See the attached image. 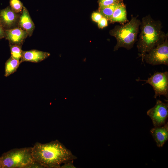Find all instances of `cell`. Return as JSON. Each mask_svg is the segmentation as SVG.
Wrapping results in <instances>:
<instances>
[{
	"label": "cell",
	"instance_id": "1",
	"mask_svg": "<svg viewBox=\"0 0 168 168\" xmlns=\"http://www.w3.org/2000/svg\"><path fill=\"white\" fill-rule=\"evenodd\" d=\"M32 154L34 161L44 168H60L61 164L77 159L58 140L46 143L36 142L32 147Z\"/></svg>",
	"mask_w": 168,
	"mask_h": 168
},
{
	"label": "cell",
	"instance_id": "2",
	"mask_svg": "<svg viewBox=\"0 0 168 168\" xmlns=\"http://www.w3.org/2000/svg\"><path fill=\"white\" fill-rule=\"evenodd\" d=\"M162 23L159 20H155L149 14L143 17L140 25L141 30L137 43V48L140 53L139 56L143 62L146 53L155 47L162 43L168 33L161 30Z\"/></svg>",
	"mask_w": 168,
	"mask_h": 168
},
{
	"label": "cell",
	"instance_id": "3",
	"mask_svg": "<svg viewBox=\"0 0 168 168\" xmlns=\"http://www.w3.org/2000/svg\"><path fill=\"white\" fill-rule=\"evenodd\" d=\"M138 15L134 16L131 15L129 21L126 24L116 25L110 31V34L114 37L117 40L114 51L121 47L129 50L133 47L138 40L137 35L141 23L140 20L138 19Z\"/></svg>",
	"mask_w": 168,
	"mask_h": 168
},
{
	"label": "cell",
	"instance_id": "4",
	"mask_svg": "<svg viewBox=\"0 0 168 168\" xmlns=\"http://www.w3.org/2000/svg\"><path fill=\"white\" fill-rule=\"evenodd\" d=\"M32 147L13 149L4 152L0 157L3 168H24L32 163L33 160Z\"/></svg>",
	"mask_w": 168,
	"mask_h": 168
},
{
	"label": "cell",
	"instance_id": "5",
	"mask_svg": "<svg viewBox=\"0 0 168 168\" xmlns=\"http://www.w3.org/2000/svg\"><path fill=\"white\" fill-rule=\"evenodd\" d=\"M168 35L164 41L150 50L144 57V61L153 65H168Z\"/></svg>",
	"mask_w": 168,
	"mask_h": 168
},
{
	"label": "cell",
	"instance_id": "6",
	"mask_svg": "<svg viewBox=\"0 0 168 168\" xmlns=\"http://www.w3.org/2000/svg\"><path fill=\"white\" fill-rule=\"evenodd\" d=\"M137 81H144L145 82V84L148 83L150 85L153 87L154 91L155 98L161 95L168 98V72H156L148 78L147 79L141 80L139 79L136 80Z\"/></svg>",
	"mask_w": 168,
	"mask_h": 168
},
{
	"label": "cell",
	"instance_id": "7",
	"mask_svg": "<svg viewBox=\"0 0 168 168\" xmlns=\"http://www.w3.org/2000/svg\"><path fill=\"white\" fill-rule=\"evenodd\" d=\"M147 113L151 118L155 127H160L165 124L168 117V104L158 100L154 106L149 110Z\"/></svg>",
	"mask_w": 168,
	"mask_h": 168
},
{
	"label": "cell",
	"instance_id": "8",
	"mask_svg": "<svg viewBox=\"0 0 168 168\" xmlns=\"http://www.w3.org/2000/svg\"><path fill=\"white\" fill-rule=\"evenodd\" d=\"M21 13L14 12L8 6L0 10V24L5 30L17 27Z\"/></svg>",
	"mask_w": 168,
	"mask_h": 168
},
{
	"label": "cell",
	"instance_id": "9",
	"mask_svg": "<svg viewBox=\"0 0 168 168\" xmlns=\"http://www.w3.org/2000/svg\"><path fill=\"white\" fill-rule=\"evenodd\" d=\"M6 39L9 44L22 45L28 36L25 31L17 27L13 29L5 30Z\"/></svg>",
	"mask_w": 168,
	"mask_h": 168
},
{
	"label": "cell",
	"instance_id": "10",
	"mask_svg": "<svg viewBox=\"0 0 168 168\" xmlns=\"http://www.w3.org/2000/svg\"><path fill=\"white\" fill-rule=\"evenodd\" d=\"M50 55L49 53L36 49L23 51L20 62V63L24 62L39 63L44 60Z\"/></svg>",
	"mask_w": 168,
	"mask_h": 168
},
{
	"label": "cell",
	"instance_id": "11",
	"mask_svg": "<svg viewBox=\"0 0 168 168\" xmlns=\"http://www.w3.org/2000/svg\"><path fill=\"white\" fill-rule=\"evenodd\" d=\"M18 27L25 31L28 36H31L35 28V26L27 9L24 6L20 16Z\"/></svg>",
	"mask_w": 168,
	"mask_h": 168
},
{
	"label": "cell",
	"instance_id": "12",
	"mask_svg": "<svg viewBox=\"0 0 168 168\" xmlns=\"http://www.w3.org/2000/svg\"><path fill=\"white\" fill-rule=\"evenodd\" d=\"M150 133L158 147L163 146L168 139V122L162 127H155L150 130Z\"/></svg>",
	"mask_w": 168,
	"mask_h": 168
},
{
	"label": "cell",
	"instance_id": "13",
	"mask_svg": "<svg viewBox=\"0 0 168 168\" xmlns=\"http://www.w3.org/2000/svg\"><path fill=\"white\" fill-rule=\"evenodd\" d=\"M109 21L111 23L117 22L121 24H124L129 21L127 17L126 6L124 4L115 10Z\"/></svg>",
	"mask_w": 168,
	"mask_h": 168
},
{
	"label": "cell",
	"instance_id": "14",
	"mask_svg": "<svg viewBox=\"0 0 168 168\" xmlns=\"http://www.w3.org/2000/svg\"><path fill=\"white\" fill-rule=\"evenodd\" d=\"M124 4L123 0H121L109 6L98 8V12H99L103 17L109 21L115 10Z\"/></svg>",
	"mask_w": 168,
	"mask_h": 168
},
{
	"label": "cell",
	"instance_id": "15",
	"mask_svg": "<svg viewBox=\"0 0 168 168\" xmlns=\"http://www.w3.org/2000/svg\"><path fill=\"white\" fill-rule=\"evenodd\" d=\"M20 64V60L10 57L5 64L4 76L7 77L13 73L17 70Z\"/></svg>",
	"mask_w": 168,
	"mask_h": 168
},
{
	"label": "cell",
	"instance_id": "16",
	"mask_svg": "<svg viewBox=\"0 0 168 168\" xmlns=\"http://www.w3.org/2000/svg\"><path fill=\"white\" fill-rule=\"evenodd\" d=\"M11 57L17 60H20L21 57L22 50V45L9 44Z\"/></svg>",
	"mask_w": 168,
	"mask_h": 168
},
{
	"label": "cell",
	"instance_id": "17",
	"mask_svg": "<svg viewBox=\"0 0 168 168\" xmlns=\"http://www.w3.org/2000/svg\"><path fill=\"white\" fill-rule=\"evenodd\" d=\"M10 5L12 9L17 13H21L23 5L20 0H10Z\"/></svg>",
	"mask_w": 168,
	"mask_h": 168
},
{
	"label": "cell",
	"instance_id": "18",
	"mask_svg": "<svg viewBox=\"0 0 168 168\" xmlns=\"http://www.w3.org/2000/svg\"><path fill=\"white\" fill-rule=\"evenodd\" d=\"M121 0H99V8L113 4Z\"/></svg>",
	"mask_w": 168,
	"mask_h": 168
},
{
	"label": "cell",
	"instance_id": "19",
	"mask_svg": "<svg viewBox=\"0 0 168 168\" xmlns=\"http://www.w3.org/2000/svg\"><path fill=\"white\" fill-rule=\"evenodd\" d=\"M102 15L98 12H93L91 15L93 21L98 23L103 17Z\"/></svg>",
	"mask_w": 168,
	"mask_h": 168
},
{
	"label": "cell",
	"instance_id": "20",
	"mask_svg": "<svg viewBox=\"0 0 168 168\" xmlns=\"http://www.w3.org/2000/svg\"><path fill=\"white\" fill-rule=\"evenodd\" d=\"M108 20L105 17H103L98 22V26L99 28L103 29L108 26Z\"/></svg>",
	"mask_w": 168,
	"mask_h": 168
},
{
	"label": "cell",
	"instance_id": "21",
	"mask_svg": "<svg viewBox=\"0 0 168 168\" xmlns=\"http://www.w3.org/2000/svg\"><path fill=\"white\" fill-rule=\"evenodd\" d=\"M73 161H72L64 164L63 165L61 166L60 168H76L73 164Z\"/></svg>",
	"mask_w": 168,
	"mask_h": 168
},
{
	"label": "cell",
	"instance_id": "22",
	"mask_svg": "<svg viewBox=\"0 0 168 168\" xmlns=\"http://www.w3.org/2000/svg\"><path fill=\"white\" fill-rule=\"evenodd\" d=\"M5 30L0 24V40L5 37Z\"/></svg>",
	"mask_w": 168,
	"mask_h": 168
},
{
	"label": "cell",
	"instance_id": "23",
	"mask_svg": "<svg viewBox=\"0 0 168 168\" xmlns=\"http://www.w3.org/2000/svg\"><path fill=\"white\" fill-rule=\"evenodd\" d=\"M0 168H3L0 162Z\"/></svg>",
	"mask_w": 168,
	"mask_h": 168
}]
</instances>
